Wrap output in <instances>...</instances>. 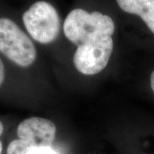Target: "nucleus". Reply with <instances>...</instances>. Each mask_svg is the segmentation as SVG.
Masks as SVG:
<instances>
[{
  "label": "nucleus",
  "mask_w": 154,
  "mask_h": 154,
  "mask_svg": "<svg viewBox=\"0 0 154 154\" xmlns=\"http://www.w3.org/2000/svg\"><path fill=\"white\" fill-rule=\"evenodd\" d=\"M57 128L54 122L43 117H30L17 127V136L30 148L41 152L51 148Z\"/></svg>",
  "instance_id": "obj_5"
},
{
  "label": "nucleus",
  "mask_w": 154,
  "mask_h": 154,
  "mask_svg": "<svg viewBox=\"0 0 154 154\" xmlns=\"http://www.w3.org/2000/svg\"><path fill=\"white\" fill-rule=\"evenodd\" d=\"M22 22L32 38L40 44H50L58 37L61 22L53 6L45 1H38L22 16Z\"/></svg>",
  "instance_id": "obj_3"
},
{
  "label": "nucleus",
  "mask_w": 154,
  "mask_h": 154,
  "mask_svg": "<svg viewBox=\"0 0 154 154\" xmlns=\"http://www.w3.org/2000/svg\"><path fill=\"white\" fill-rule=\"evenodd\" d=\"M42 152L43 151L38 152L30 148L26 144L23 143L20 139L11 141L7 148V154H39Z\"/></svg>",
  "instance_id": "obj_7"
},
{
  "label": "nucleus",
  "mask_w": 154,
  "mask_h": 154,
  "mask_svg": "<svg viewBox=\"0 0 154 154\" xmlns=\"http://www.w3.org/2000/svg\"><path fill=\"white\" fill-rule=\"evenodd\" d=\"M5 66L4 63L0 58V86L3 84L5 81Z\"/></svg>",
  "instance_id": "obj_8"
},
{
  "label": "nucleus",
  "mask_w": 154,
  "mask_h": 154,
  "mask_svg": "<svg viewBox=\"0 0 154 154\" xmlns=\"http://www.w3.org/2000/svg\"><path fill=\"white\" fill-rule=\"evenodd\" d=\"M39 154H57V153H56L55 152H54V151H53L51 148H48V149H45V150H44L42 152H40Z\"/></svg>",
  "instance_id": "obj_11"
},
{
  "label": "nucleus",
  "mask_w": 154,
  "mask_h": 154,
  "mask_svg": "<svg viewBox=\"0 0 154 154\" xmlns=\"http://www.w3.org/2000/svg\"><path fill=\"white\" fill-rule=\"evenodd\" d=\"M150 86H151L152 92L154 93V69L153 71L152 72L151 76H150Z\"/></svg>",
  "instance_id": "obj_9"
},
{
  "label": "nucleus",
  "mask_w": 154,
  "mask_h": 154,
  "mask_svg": "<svg viewBox=\"0 0 154 154\" xmlns=\"http://www.w3.org/2000/svg\"><path fill=\"white\" fill-rule=\"evenodd\" d=\"M3 131H4V125H3L2 122L0 121V136L2 135ZM2 150H3V145H2V142L0 140V154H2Z\"/></svg>",
  "instance_id": "obj_10"
},
{
  "label": "nucleus",
  "mask_w": 154,
  "mask_h": 154,
  "mask_svg": "<svg viewBox=\"0 0 154 154\" xmlns=\"http://www.w3.org/2000/svg\"><path fill=\"white\" fill-rule=\"evenodd\" d=\"M121 10L136 15L154 34V0H116Z\"/></svg>",
  "instance_id": "obj_6"
},
{
  "label": "nucleus",
  "mask_w": 154,
  "mask_h": 154,
  "mask_svg": "<svg viewBox=\"0 0 154 154\" xmlns=\"http://www.w3.org/2000/svg\"><path fill=\"white\" fill-rule=\"evenodd\" d=\"M0 52L21 67L32 65L37 56L32 40L9 18H0Z\"/></svg>",
  "instance_id": "obj_2"
},
{
  "label": "nucleus",
  "mask_w": 154,
  "mask_h": 154,
  "mask_svg": "<svg viewBox=\"0 0 154 154\" xmlns=\"http://www.w3.org/2000/svg\"><path fill=\"white\" fill-rule=\"evenodd\" d=\"M114 32L113 20L99 11L88 13L82 9H75L68 14L63 22L64 35L77 46L100 36H111Z\"/></svg>",
  "instance_id": "obj_1"
},
{
  "label": "nucleus",
  "mask_w": 154,
  "mask_h": 154,
  "mask_svg": "<svg viewBox=\"0 0 154 154\" xmlns=\"http://www.w3.org/2000/svg\"><path fill=\"white\" fill-rule=\"evenodd\" d=\"M111 36L95 38L77 47L73 62L78 71L86 75H94L107 66L113 51Z\"/></svg>",
  "instance_id": "obj_4"
}]
</instances>
